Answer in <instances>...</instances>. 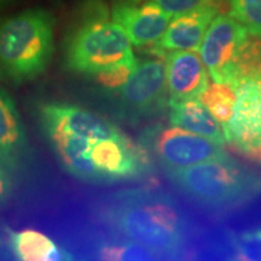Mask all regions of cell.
I'll return each instance as SVG.
<instances>
[{
    "label": "cell",
    "mask_w": 261,
    "mask_h": 261,
    "mask_svg": "<svg viewBox=\"0 0 261 261\" xmlns=\"http://www.w3.org/2000/svg\"><path fill=\"white\" fill-rule=\"evenodd\" d=\"M224 3L228 2L213 0L200 9L175 16L162 38L152 45V52L156 56L165 57L166 54L173 51H197L211 22L218 15H226Z\"/></svg>",
    "instance_id": "30bf717a"
},
{
    "label": "cell",
    "mask_w": 261,
    "mask_h": 261,
    "mask_svg": "<svg viewBox=\"0 0 261 261\" xmlns=\"http://www.w3.org/2000/svg\"><path fill=\"white\" fill-rule=\"evenodd\" d=\"M169 103L196 99L210 85L208 74L196 51H173L165 55Z\"/></svg>",
    "instance_id": "4fadbf2b"
},
{
    "label": "cell",
    "mask_w": 261,
    "mask_h": 261,
    "mask_svg": "<svg viewBox=\"0 0 261 261\" xmlns=\"http://www.w3.org/2000/svg\"><path fill=\"white\" fill-rule=\"evenodd\" d=\"M137 65V61L128 62V63H123L116 67L110 68L104 71H100L94 75L100 86H103L107 90H120L126 81L128 80L130 74L133 73Z\"/></svg>",
    "instance_id": "7402d4cb"
},
{
    "label": "cell",
    "mask_w": 261,
    "mask_h": 261,
    "mask_svg": "<svg viewBox=\"0 0 261 261\" xmlns=\"http://www.w3.org/2000/svg\"><path fill=\"white\" fill-rule=\"evenodd\" d=\"M198 100L214 116V119L225 127L232 116L236 102V87L225 83L210 84L200 94Z\"/></svg>",
    "instance_id": "ac0fdd59"
},
{
    "label": "cell",
    "mask_w": 261,
    "mask_h": 261,
    "mask_svg": "<svg viewBox=\"0 0 261 261\" xmlns=\"http://www.w3.org/2000/svg\"><path fill=\"white\" fill-rule=\"evenodd\" d=\"M27 148V137L12 97L0 87V158L12 163Z\"/></svg>",
    "instance_id": "2e32d148"
},
{
    "label": "cell",
    "mask_w": 261,
    "mask_h": 261,
    "mask_svg": "<svg viewBox=\"0 0 261 261\" xmlns=\"http://www.w3.org/2000/svg\"><path fill=\"white\" fill-rule=\"evenodd\" d=\"M261 122V76L252 75L240 80L232 116L224 127L225 138L241 155L259 162Z\"/></svg>",
    "instance_id": "52a82bcc"
},
{
    "label": "cell",
    "mask_w": 261,
    "mask_h": 261,
    "mask_svg": "<svg viewBox=\"0 0 261 261\" xmlns=\"http://www.w3.org/2000/svg\"><path fill=\"white\" fill-rule=\"evenodd\" d=\"M40 121L42 129H61L92 140L121 138L125 136L112 122L71 104H44L40 108Z\"/></svg>",
    "instance_id": "7c38bea8"
},
{
    "label": "cell",
    "mask_w": 261,
    "mask_h": 261,
    "mask_svg": "<svg viewBox=\"0 0 261 261\" xmlns=\"http://www.w3.org/2000/svg\"><path fill=\"white\" fill-rule=\"evenodd\" d=\"M260 149H261V122H260ZM260 163H261V160H260Z\"/></svg>",
    "instance_id": "d4e9b609"
},
{
    "label": "cell",
    "mask_w": 261,
    "mask_h": 261,
    "mask_svg": "<svg viewBox=\"0 0 261 261\" xmlns=\"http://www.w3.org/2000/svg\"><path fill=\"white\" fill-rule=\"evenodd\" d=\"M169 121L172 126L180 127L223 146L226 144L224 127L214 119L200 100H181L169 103Z\"/></svg>",
    "instance_id": "9a60e30c"
},
{
    "label": "cell",
    "mask_w": 261,
    "mask_h": 261,
    "mask_svg": "<svg viewBox=\"0 0 261 261\" xmlns=\"http://www.w3.org/2000/svg\"><path fill=\"white\" fill-rule=\"evenodd\" d=\"M165 58L156 56L137 62L126 84L120 89V103L126 116L139 120L161 113L167 107Z\"/></svg>",
    "instance_id": "8992f818"
},
{
    "label": "cell",
    "mask_w": 261,
    "mask_h": 261,
    "mask_svg": "<svg viewBox=\"0 0 261 261\" xmlns=\"http://www.w3.org/2000/svg\"><path fill=\"white\" fill-rule=\"evenodd\" d=\"M110 219L129 241L158 256L174 259L184 244V223L168 197L149 191H126L110 210Z\"/></svg>",
    "instance_id": "6da1fadb"
},
{
    "label": "cell",
    "mask_w": 261,
    "mask_h": 261,
    "mask_svg": "<svg viewBox=\"0 0 261 261\" xmlns=\"http://www.w3.org/2000/svg\"><path fill=\"white\" fill-rule=\"evenodd\" d=\"M231 14L249 34L261 38V0H231Z\"/></svg>",
    "instance_id": "ffe728a7"
},
{
    "label": "cell",
    "mask_w": 261,
    "mask_h": 261,
    "mask_svg": "<svg viewBox=\"0 0 261 261\" xmlns=\"http://www.w3.org/2000/svg\"><path fill=\"white\" fill-rule=\"evenodd\" d=\"M249 33L230 15H218L205 32L200 50L201 60L214 83L236 87V70Z\"/></svg>",
    "instance_id": "5b68a950"
},
{
    "label": "cell",
    "mask_w": 261,
    "mask_h": 261,
    "mask_svg": "<svg viewBox=\"0 0 261 261\" xmlns=\"http://www.w3.org/2000/svg\"><path fill=\"white\" fill-rule=\"evenodd\" d=\"M154 151L167 172L189 168L226 156L223 145L174 126L156 133Z\"/></svg>",
    "instance_id": "ba28073f"
},
{
    "label": "cell",
    "mask_w": 261,
    "mask_h": 261,
    "mask_svg": "<svg viewBox=\"0 0 261 261\" xmlns=\"http://www.w3.org/2000/svg\"><path fill=\"white\" fill-rule=\"evenodd\" d=\"M11 249L17 261H65L68 256L50 237L35 230L12 234Z\"/></svg>",
    "instance_id": "e0dca14e"
},
{
    "label": "cell",
    "mask_w": 261,
    "mask_h": 261,
    "mask_svg": "<svg viewBox=\"0 0 261 261\" xmlns=\"http://www.w3.org/2000/svg\"><path fill=\"white\" fill-rule=\"evenodd\" d=\"M98 257L100 261H160L154 252L133 241L104 244Z\"/></svg>",
    "instance_id": "d6986e66"
},
{
    "label": "cell",
    "mask_w": 261,
    "mask_h": 261,
    "mask_svg": "<svg viewBox=\"0 0 261 261\" xmlns=\"http://www.w3.org/2000/svg\"><path fill=\"white\" fill-rule=\"evenodd\" d=\"M55 21L41 9L27 10L0 23V79L19 85L40 76L55 51Z\"/></svg>",
    "instance_id": "7a4b0ae2"
},
{
    "label": "cell",
    "mask_w": 261,
    "mask_h": 261,
    "mask_svg": "<svg viewBox=\"0 0 261 261\" xmlns=\"http://www.w3.org/2000/svg\"><path fill=\"white\" fill-rule=\"evenodd\" d=\"M224 2H228V3H230V2H231V0H224Z\"/></svg>",
    "instance_id": "484cf974"
},
{
    "label": "cell",
    "mask_w": 261,
    "mask_h": 261,
    "mask_svg": "<svg viewBox=\"0 0 261 261\" xmlns=\"http://www.w3.org/2000/svg\"><path fill=\"white\" fill-rule=\"evenodd\" d=\"M64 56L68 69L89 75L136 61L125 31L109 19L107 8L98 0L84 9L79 23L67 39Z\"/></svg>",
    "instance_id": "3957f363"
},
{
    "label": "cell",
    "mask_w": 261,
    "mask_h": 261,
    "mask_svg": "<svg viewBox=\"0 0 261 261\" xmlns=\"http://www.w3.org/2000/svg\"><path fill=\"white\" fill-rule=\"evenodd\" d=\"M91 160L103 182L136 179L150 169L146 150L126 135L121 138L92 140Z\"/></svg>",
    "instance_id": "9c48e42d"
},
{
    "label": "cell",
    "mask_w": 261,
    "mask_h": 261,
    "mask_svg": "<svg viewBox=\"0 0 261 261\" xmlns=\"http://www.w3.org/2000/svg\"><path fill=\"white\" fill-rule=\"evenodd\" d=\"M63 167L75 178L93 184L103 182L92 160V139L61 129H44Z\"/></svg>",
    "instance_id": "5bb4252c"
},
{
    "label": "cell",
    "mask_w": 261,
    "mask_h": 261,
    "mask_svg": "<svg viewBox=\"0 0 261 261\" xmlns=\"http://www.w3.org/2000/svg\"><path fill=\"white\" fill-rule=\"evenodd\" d=\"M171 17L151 0H123L114 6L112 12L113 21L121 25L130 44L139 47L156 44L165 34Z\"/></svg>",
    "instance_id": "8fae6325"
},
{
    "label": "cell",
    "mask_w": 261,
    "mask_h": 261,
    "mask_svg": "<svg viewBox=\"0 0 261 261\" xmlns=\"http://www.w3.org/2000/svg\"><path fill=\"white\" fill-rule=\"evenodd\" d=\"M171 16H179L211 4L213 0H151Z\"/></svg>",
    "instance_id": "603a6c76"
},
{
    "label": "cell",
    "mask_w": 261,
    "mask_h": 261,
    "mask_svg": "<svg viewBox=\"0 0 261 261\" xmlns=\"http://www.w3.org/2000/svg\"><path fill=\"white\" fill-rule=\"evenodd\" d=\"M167 174L192 200L208 207L240 204L261 190L260 179L227 155Z\"/></svg>",
    "instance_id": "277c9868"
},
{
    "label": "cell",
    "mask_w": 261,
    "mask_h": 261,
    "mask_svg": "<svg viewBox=\"0 0 261 261\" xmlns=\"http://www.w3.org/2000/svg\"><path fill=\"white\" fill-rule=\"evenodd\" d=\"M233 261H238V260H237V259H234V260H233Z\"/></svg>",
    "instance_id": "4316f807"
},
{
    "label": "cell",
    "mask_w": 261,
    "mask_h": 261,
    "mask_svg": "<svg viewBox=\"0 0 261 261\" xmlns=\"http://www.w3.org/2000/svg\"><path fill=\"white\" fill-rule=\"evenodd\" d=\"M233 247L238 261H261V226L238 234Z\"/></svg>",
    "instance_id": "44dd1931"
},
{
    "label": "cell",
    "mask_w": 261,
    "mask_h": 261,
    "mask_svg": "<svg viewBox=\"0 0 261 261\" xmlns=\"http://www.w3.org/2000/svg\"><path fill=\"white\" fill-rule=\"evenodd\" d=\"M12 179L10 174V163L0 158V203H3L11 194Z\"/></svg>",
    "instance_id": "cb8c5ba5"
}]
</instances>
